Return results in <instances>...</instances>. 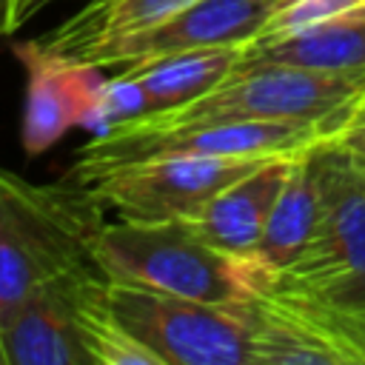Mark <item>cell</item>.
<instances>
[{
	"label": "cell",
	"instance_id": "obj_1",
	"mask_svg": "<svg viewBox=\"0 0 365 365\" xmlns=\"http://www.w3.org/2000/svg\"><path fill=\"white\" fill-rule=\"evenodd\" d=\"M100 202L77 185H37L0 165V322L40 282L100 268Z\"/></svg>",
	"mask_w": 365,
	"mask_h": 365
},
{
	"label": "cell",
	"instance_id": "obj_2",
	"mask_svg": "<svg viewBox=\"0 0 365 365\" xmlns=\"http://www.w3.org/2000/svg\"><path fill=\"white\" fill-rule=\"evenodd\" d=\"M94 257L108 279L208 302H248L271 279L251 259L208 245L185 220L103 222Z\"/></svg>",
	"mask_w": 365,
	"mask_h": 365
},
{
	"label": "cell",
	"instance_id": "obj_3",
	"mask_svg": "<svg viewBox=\"0 0 365 365\" xmlns=\"http://www.w3.org/2000/svg\"><path fill=\"white\" fill-rule=\"evenodd\" d=\"M319 220L302 254L271 282L365 317V168L322 140L311 151Z\"/></svg>",
	"mask_w": 365,
	"mask_h": 365
},
{
	"label": "cell",
	"instance_id": "obj_4",
	"mask_svg": "<svg viewBox=\"0 0 365 365\" xmlns=\"http://www.w3.org/2000/svg\"><path fill=\"white\" fill-rule=\"evenodd\" d=\"M362 91L365 71H314L282 63H245L194 103L137 123H314L322 125L328 137L334 120Z\"/></svg>",
	"mask_w": 365,
	"mask_h": 365
},
{
	"label": "cell",
	"instance_id": "obj_5",
	"mask_svg": "<svg viewBox=\"0 0 365 365\" xmlns=\"http://www.w3.org/2000/svg\"><path fill=\"white\" fill-rule=\"evenodd\" d=\"M117 319L160 365H257L248 302H208L108 279Z\"/></svg>",
	"mask_w": 365,
	"mask_h": 365
},
{
	"label": "cell",
	"instance_id": "obj_6",
	"mask_svg": "<svg viewBox=\"0 0 365 365\" xmlns=\"http://www.w3.org/2000/svg\"><path fill=\"white\" fill-rule=\"evenodd\" d=\"M325 140L314 123H200V125H148L123 123L97 131L74 160L77 182L94 174L145 160L154 154H205V157H277L299 154Z\"/></svg>",
	"mask_w": 365,
	"mask_h": 365
},
{
	"label": "cell",
	"instance_id": "obj_7",
	"mask_svg": "<svg viewBox=\"0 0 365 365\" xmlns=\"http://www.w3.org/2000/svg\"><path fill=\"white\" fill-rule=\"evenodd\" d=\"M262 160L268 157L154 154L145 160L106 168L83 185L100 205L117 211L120 220H191L205 208L214 194L248 174Z\"/></svg>",
	"mask_w": 365,
	"mask_h": 365
},
{
	"label": "cell",
	"instance_id": "obj_8",
	"mask_svg": "<svg viewBox=\"0 0 365 365\" xmlns=\"http://www.w3.org/2000/svg\"><path fill=\"white\" fill-rule=\"evenodd\" d=\"M257 365H365V317L265 282L251 299Z\"/></svg>",
	"mask_w": 365,
	"mask_h": 365
},
{
	"label": "cell",
	"instance_id": "obj_9",
	"mask_svg": "<svg viewBox=\"0 0 365 365\" xmlns=\"http://www.w3.org/2000/svg\"><path fill=\"white\" fill-rule=\"evenodd\" d=\"M242 51L245 46H214L117 68V74L100 83L83 128L97 134L111 125L182 108L222 83L240 66Z\"/></svg>",
	"mask_w": 365,
	"mask_h": 365
},
{
	"label": "cell",
	"instance_id": "obj_10",
	"mask_svg": "<svg viewBox=\"0 0 365 365\" xmlns=\"http://www.w3.org/2000/svg\"><path fill=\"white\" fill-rule=\"evenodd\" d=\"M279 3L282 0H197L148 31L103 46L86 63L94 68H125L194 48L248 46Z\"/></svg>",
	"mask_w": 365,
	"mask_h": 365
},
{
	"label": "cell",
	"instance_id": "obj_11",
	"mask_svg": "<svg viewBox=\"0 0 365 365\" xmlns=\"http://www.w3.org/2000/svg\"><path fill=\"white\" fill-rule=\"evenodd\" d=\"M100 268L40 282L0 322V365H91L80 334V305Z\"/></svg>",
	"mask_w": 365,
	"mask_h": 365
},
{
	"label": "cell",
	"instance_id": "obj_12",
	"mask_svg": "<svg viewBox=\"0 0 365 365\" xmlns=\"http://www.w3.org/2000/svg\"><path fill=\"white\" fill-rule=\"evenodd\" d=\"M14 57L26 68L20 143L34 157L63 140L68 128L86 125L103 77L100 68L43 51L34 40L17 43Z\"/></svg>",
	"mask_w": 365,
	"mask_h": 365
},
{
	"label": "cell",
	"instance_id": "obj_13",
	"mask_svg": "<svg viewBox=\"0 0 365 365\" xmlns=\"http://www.w3.org/2000/svg\"><path fill=\"white\" fill-rule=\"evenodd\" d=\"M294 160L297 154H277V157L262 160L248 174H242L240 180L228 182L220 194H214L205 202V208L185 222L208 245L231 257L251 259L265 231L268 214L291 174Z\"/></svg>",
	"mask_w": 365,
	"mask_h": 365
},
{
	"label": "cell",
	"instance_id": "obj_14",
	"mask_svg": "<svg viewBox=\"0 0 365 365\" xmlns=\"http://www.w3.org/2000/svg\"><path fill=\"white\" fill-rule=\"evenodd\" d=\"M197 0H86L66 23L34 37L43 51L86 63L108 43L134 37Z\"/></svg>",
	"mask_w": 365,
	"mask_h": 365
},
{
	"label": "cell",
	"instance_id": "obj_15",
	"mask_svg": "<svg viewBox=\"0 0 365 365\" xmlns=\"http://www.w3.org/2000/svg\"><path fill=\"white\" fill-rule=\"evenodd\" d=\"M245 63H282L314 71H365V6L291 34L254 40L242 51L240 66Z\"/></svg>",
	"mask_w": 365,
	"mask_h": 365
},
{
	"label": "cell",
	"instance_id": "obj_16",
	"mask_svg": "<svg viewBox=\"0 0 365 365\" xmlns=\"http://www.w3.org/2000/svg\"><path fill=\"white\" fill-rule=\"evenodd\" d=\"M308 151L297 154L291 174L268 214L265 231L251 257L254 265L259 271H265L268 277H277L282 268H288L302 254V248L311 242L317 220H319L317 171L311 165Z\"/></svg>",
	"mask_w": 365,
	"mask_h": 365
},
{
	"label": "cell",
	"instance_id": "obj_17",
	"mask_svg": "<svg viewBox=\"0 0 365 365\" xmlns=\"http://www.w3.org/2000/svg\"><path fill=\"white\" fill-rule=\"evenodd\" d=\"M80 334L91 365H160L157 356L117 319L108 302L106 274H97L83 294Z\"/></svg>",
	"mask_w": 365,
	"mask_h": 365
},
{
	"label": "cell",
	"instance_id": "obj_18",
	"mask_svg": "<svg viewBox=\"0 0 365 365\" xmlns=\"http://www.w3.org/2000/svg\"><path fill=\"white\" fill-rule=\"evenodd\" d=\"M362 6H365V0H282L279 9L271 14L265 29L254 40H271L279 34H291L297 29H305L311 23H319V20L362 9Z\"/></svg>",
	"mask_w": 365,
	"mask_h": 365
},
{
	"label": "cell",
	"instance_id": "obj_19",
	"mask_svg": "<svg viewBox=\"0 0 365 365\" xmlns=\"http://www.w3.org/2000/svg\"><path fill=\"white\" fill-rule=\"evenodd\" d=\"M325 140L342 148L356 165L365 168V91L351 100V106L334 120Z\"/></svg>",
	"mask_w": 365,
	"mask_h": 365
},
{
	"label": "cell",
	"instance_id": "obj_20",
	"mask_svg": "<svg viewBox=\"0 0 365 365\" xmlns=\"http://www.w3.org/2000/svg\"><path fill=\"white\" fill-rule=\"evenodd\" d=\"M54 0H17V11H14V23H17V29L26 23V20H31L34 14H40L43 9H48Z\"/></svg>",
	"mask_w": 365,
	"mask_h": 365
},
{
	"label": "cell",
	"instance_id": "obj_21",
	"mask_svg": "<svg viewBox=\"0 0 365 365\" xmlns=\"http://www.w3.org/2000/svg\"><path fill=\"white\" fill-rule=\"evenodd\" d=\"M14 11H17V0H0V37L3 34H11L17 29Z\"/></svg>",
	"mask_w": 365,
	"mask_h": 365
}]
</instances>
